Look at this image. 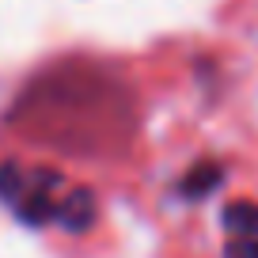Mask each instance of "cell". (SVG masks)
Returning <instances> with one entry per match:
<instances>
[{
  "label": "cell",
  "mask_w": 258,
  "mask_h": 258,
  "mask_svg": "<svg viewBox=\"0 0 258 258\" xmlns=\"http://www.w3.org/2000/svg\"><path fill=\"white\" fill-rule=\"evenodd\" d=\"M224 224H228V232L239 235V239H258V205H250V202L228 205Z\"/></svg>",
  "instance_id": "obj_2"
},
{
  "label": "cell",
  "mask_w": 258,
  "mask_h": 258,
  "mask_svg": "<svg viewBox=\"0 0 258 258\" xmlns=\"http://www.w3.org/2000/svg\"><path fill=\"white\" fill-rule=\"evenodd\" d=\"M228 258H258V239H239V243H232Z\"/></svg>",
  "instance_id": "obj_3"
},
{
  "label": "cell",
  "mask_w": 258,
  "mask_h": 258,
  "mask_svg": "<svg viewBox=\"0 0 258 258\" xmlns=\"http://www.w3.org/2000/svg\"><path fill=\"white\" fill-rule=\"evenodd\" d=\"M91 213H95V202H91V194L88 190H73L69 198H64V205L57 209V220H61L64 228H84L91 220Z\"/></svg>",
  "instance_id": "obj_1"
}]
</instances>
